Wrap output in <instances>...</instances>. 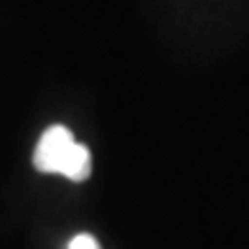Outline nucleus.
Wrapping results in <instances>:
<instances>
[{"label": "nucleus", "instance_id": "nucleus-1", "mask_svg": "<svg viewBox=\"0 0 249 249\" xmlns=\"http://www.w3.org/2000/svg\"><path fill=\"white\" fill-rule=\"evenodd\" d=\"M33 165L41 173H59L71 180H87L92 173V155L84 145L74 140V135L53 124L41 135V140L33 153Z\"/></svg>", "mask_w": 249, "mask_h": 249}, {"label": "nucleus", "instance_id": "nucleus-2", "mask_svg": "<svg viewBox=\"0 0 249 249\" xmlns=\"http://www.w3.org/2000/svg\"><path fill=\"white\" fill-rule=\"evenodd\" d=\"M69 249H99V244H97L94 236L79 234V236H74V239L69 242Z\"/></svg>", "mask_w": 249, "mask_h": 249}]
</instances>
